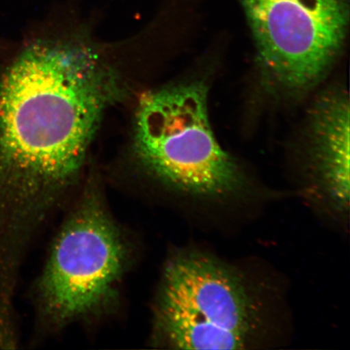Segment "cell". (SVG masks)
<instances>
[{
    "label": "cell",
    "instance_id": "cell-1",
    "mask_svg": "<svg viewBox=\"0 0 350 350\" xmlns=\"http://www.w3.org/2000/svg\"><path fill=\"white\" fill-rule=\"evenodd\" d=\"M120 85L77 39L34 42L0 72V239L25 228L39 191L75 176Z\"/></svg>",
    "mask_w": 350,
    "mask_h": 350
},
{
    "label": "cell",
    "instance_id": "cell-2",
    "mask_svg": "<svg viewBox=\"0 0 350 350\" xmlns=\"http://www.w3.org/2000/svg\"><path fill=\"white\" fill-rule=\"evenodd\" d=\"M134 138L144 165L186 193L216 198L233 194L243 185L239 165L213 133L208 89L202 82L144 96L135 116Z\"/></svg>",
    "mask_w": 350,
    "mask_h": 350
},
{
    "label": "cell",
    "instance_id": "cell-3",
    "mask_svg": "<svg viewBox=\"0 0 350 350\" xmlns=\"http://www.w3.org/2000/svg\"><path fill=\"white\" fill-rule=\"evenodd\" d=\"M266 81L299 94L329 71L349 28V0H239Z\"/></svg>",
    "mask_w": 350,
    "mask_h": 350
},
{
    "label": "cell",
    "instance_id": "cell-4",
    "mask_svg": "<svg viewBox=\"0 0 350 350\" xmlns=\"http://www.w3.org/2000/svg\"><path fill=\"white\" fill-rule=\"evenodd\" d=\"M255 312L242 280L212 258L187 254L165 269L159 321L175 348L244 349Z\"/></svg>",
    "mask_w": 350,
    "mask_h": 350
},
{
    "label": "cell",
    "instance_id": "cell-5",
    "mask_svg": "<svg viewBox=\"0 0 350 350\" xmlns=\"http://www.w3.org/2000/svg\"><path fill=\"white\" fill-rule=\"evenodd\" d=\"M124 252L119 234L97 203L74 214L57 239L40 290L55 318L80 316L97 306L121 273Z\"/></svg>",
    "mask_w": 350,
    "mask_h": 350
},
{
    "label": "cell",
    "instance_id": "cell-6",
    "mask_svg": "<svg viewBox=\"0 0 350 350\" xmlns=\"http://www.w3.org/2000/svg\"><path fill=\"white\" fill-rule=\"evenodd\" d=\"M310 119L312 153L318 174L332 202L349 208L350 111L347 93L328 92L318 100Z\"/></svg>",
    "mask_w": 350,
    "mask_h": 350
}]
</instances>
